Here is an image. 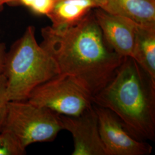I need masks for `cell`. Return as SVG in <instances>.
<instances>
[{"label": "cell", "mask_w": 155, "mask_h": 155, "mask_svg": "<svg viewBox=\"0 0 155 155\" xmlns=\"http://www.w3.org/2000/svg\"><path fill=\"white\" fill-rule=\"evenodd\" d=\"M94 106L106 155H148L152 152V147L134 137L113 111Z\"/></svg>", "instance_id": "6"}, {"label": "cell", "mask_w": 155, "mask_h": 155, "mask_svg": "<svg viewBox=\"0 0 155 155\" xmlns=\"http://www.w3.org/2000/svg\"><path fill=\"white\" fill-rule=\"evenodd\" d=\"M13 0H0V10H1L3 8V6L5 4H8L11 5Z\"/></svg>", "instance_id": "16"}, {"label": "cell", "mask_w": 155, "mask_h": 155, "mask_svg": "<svg viewBox=\"0 0 155 155\" xmlns=\"http://www.w3.org/2000/svg\"><path fill=\"white\" fill-rule=\"evenodd\" d=\"M63 130L71 133L72 155H106L100 136L98 117L93 104L77 116L61 115Z\"/></svg>", "instance_id": "7"}, {"label": "cell", "mask_w": 155, "mask_h": 155, "mask_svg": "<svg viewBox=\"0 0 155 155\" xmlns=\"http://www.w3.org/2000/svg\"><path fill=\"white\" fill-rule=\"evenodd\" d=\"M6 47L4 43H0V74L3 72L6 54Z\"/></svg>", "instance_id": "15"}, {"label": "cell", "mask_w": 155, "mask_h": 155, "mask_svg": "<svg viewBox=\"0 0 155 155\" xmlns=\"http://www.w3.org/2000/svg\"><path fill=\"white\" fill-rule=\"evenodd\" d=\"M55 0H13L12 6H23L27 8L33 14L46 16L52 11Z\"/></svg>", "instance_id": "13"}, {"label": "cell", "mask_w": 155, "mask_h": 155, "mask_svg": "<svg viewBox=\"0 0 155 155\" xmlns=\"http://www.w3.org/2000/svg\"><path fill=\"white\" fill-rule=\"evenodd\" d=\"M93 103L113 111L136 139L155 141V84L132 58L124 57Z\"/></svg>", "instance_id": "2"}, {"label": "cell", "mask_w": 155, "mask_h": 155, "mask_svg": "<svg viewBox=\"0 0 155 155\" xmlns=\"http://www.w3.org/2000/svg\"><path fill=\"white\" fill-rule=\"evenodd\" d=\"M59 74L54 61L39 45L29 26L6 52L2 74L10 101H27L33 90Z\"/></svg>", "instance_id": "3"}, {"label": "cell", "mask_w": 155, "mask_h": 155, "mask_svg": "<svg viewBox=\"0 0 155 155\" xmlns=\"http://www.w3.org/2000/svg\"><path fill=\"white\" fill-rule=\"evenodd\" d=\"M101 9L139 24H155V0H105Z\"/></svg>", "instance_id": "11"}, {"label": "cell", "mask_w": 155, "mask_h": 155, "mask_svg": "<svg viewBox=\"0 0 155 155\" xmlns=\"http://www.w3.org/2000/svg\"><path fill=\"white\" fill-rule=\"evenodd\" d=\"M132 58L155 84V24L138 23Z\"/></svg>", "instance_id": "10"}, {"label": "cell", "mask_w": 155, "mask_h": 155, "mask_svg": "<svg viewBox=\"0 0 155 155\" xmlns=\"http://www.w3.org/2000/svg\"><path fill=\"white\" fill-rule=\"evenodd\" d=\"M63 130L61 115L28 101H10L1 130L11 133L25 148L52 142Z\"/></svg>", "instance_id": "4"}, {"label": "cell", "mask_w": 155, "mask_h": 155, "mask_svg": "<svg viewBox=\"0 0 155 155\" xmlns=\"http://www.w3.org/2000/svg\"><path fill=\"white\" fill-rule=\"evenodd\" d=\"M27 101L67 116H79L93 104L91 94L74 78L63 74L36 87Z\"/></svg>", "instance_id": "5"}, {"label": "cell", "mask_w": 155, "mask_h": 155, "mask_svg": "<svg viewBox=\"0 0 155 155\" xmlns=\"http://www.w3.org/2000/svg\"><path fill=\"white\" fill-rule=\"evenodd\" d=\"M26 148H24L17 139L8 131L0 132V155H24Z\"/></svg>", "instance_id": "12"}, {"label": "cell", "mask_w": 155, "mask_h": 155, "mask_svg": "<svg viewBox=\"0 0 155 155\" xmlns=\"http://www.w3.org/2000/svg\"><path fill=\"white\" fill-rule=\"evenodd\" d=\"M41 35L40 45L59 74L72 77L93 97L110 81L124 58L106 43L93 11L68 27L43 28Z\"/></svg>", "instance_id": "1"}, {"label": "cell", "mask_w": 155, "mask_h": 155, "mask_svg": "<svg viewBox=\"0 0 155 155\" xmlns=\"http://www.w3.org/2000/svg\"><path fill=\"white\" fill-rule=\"evenodd\" d=\"M105 0H55L47 15L54 28H63L81 21L89 13L105 5Z\"/></svg>", "instance_id": "9"}, {"label": "cell", "mask_w": 155, "mask_h": 155, "mask_svg": "<svg viewBox=\"0 0 155 155\" xmlns=\"http://www.w3.org/2000/svg\"><path fill=\"white\" fill-rule=\"evenodd\" d=\"M94 16L106 43L122 57H132L138 23L125 17L95 9Z\"/></svg>", "instance_id": "8"}, {"label": "cell", "mask_w": 155, "mask_h": 155, "mask_svg": "<svg viewBox=\"0 0 155 155\" xmlns=\"http://www.w3.org/2000/svg\"><path fill=\"white\" fill-rule=\"evenodd\" d=\"M9 102L7 93L6 80L2 74H0V132L5 119Z\"/></svg>", "instance_id": "14"}]
</instances>
